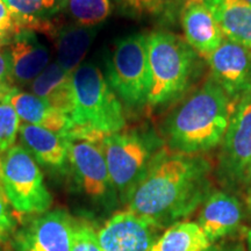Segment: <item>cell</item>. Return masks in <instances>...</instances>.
Here are the masks:
<instances>
[{
	"mask_svg": "<svg viewBox=\"0 0 251 251\" xmlns=\"http://www.w3.org/2000/svg\"><path fill=\"white\" fill-rule=\"evenodd\" d=\"M14 228V219L8 208V201L0 191V243L8 236Z\"/></svg>",
	"mask_w": 251,
	"mask_h": 251,
	"instance_id": "cell-29",
	"label": "cell"
},
{
	"mask_svg": "<svg viewBox=\"0 0 251 251\" xmlns=\"http://www.w3.org/2000/svg\"><path fill=\"white\" fill-rule=\"evenodd\" d=\"M20 118L8 101H0V153L4 155L15 146L20 131Z\"/></svg>",
	"mask_w": 251,
	"mask_h": 251,
	"instance_id": "cell-24",
	"label": "cell"
},
{
	"mask_svg": "<svg viewBox=\"0 0 251 251\" xmlns=\"http://www.w3.org/2000/svg\"><path fill=\"white\" fill-rule=\"evenodd\" d=\"M15 91V90H14ZM12 92H7V91H4V90H0V101H4V100L7 98V97L11 94Z\"/></svg>",
	"mask_w": 251,
	"mask_h": 251,
	"instance_id": "cell-33",
	"label": "cell"
},
{
	"mask_svg": "<svg viewBox=\"0 0 251 251\" xmlns=\"http://www.w3.org/2000/svg\"><path fill=\"white\" fill-rule=\"evenodd\" d=\"M105 78L127 107L141 108L148 103L151 78L147 35L133 34L118 41L106 64Z\"/></svg>",
	"mask_w": 251,
	"mask_h": 251,
	"instance_id": "cell-6",
	"label": "cell"
},
{
	"mask_svg": "<svg viewBox=\"0 0 251 251\" xmlns=\"http://www.w3.org/2000/svg\"><path fill=\"white\" fill-rule=\"evenodd\" d=\"M31 93L48 101L52 107L70 118L72 111V74L59 67L57 62L49 65L33 80Z\"/></svg>",
	"mask_w": 251,
	"mask_h": 251,
	"instance_id": "cell-19",
	"label": "cell"
},
{
	"mask_svg": "<svg viewBox=\"0 0 251 251\" xmlns=\"http://www.w3.org/2000/svg\"><path fill=\"white\" fill-rule=\"evenodd\" d=\"M206 59L211 77L233 101L251 91V49L225 39Z\"/></svg>",
	"mask_w": 251,
	"mask_h": 251,
	"instance_id": "cell-12",
	"label": "cell"
},
{
	"mask_svg": "<svg viewBox=\"0 0 251 251\" xmlns=\"http://www.w3.org/2000/svg\"><path fill=\"white\" fill-rule=\"evenodd\" d=\"M12 75L14 83L20 85L31 84L49 65L48 47L41 42L37 33L30 29H21L8 43Z\"/></svg>",
	"mask_w": 251,
	"mask_h": 251,
	"instance_id": "cell-15",
	"label": "cell"
},
{
	"mask_svg": "<svg viewBox=\"0 0 251 251\" xmlns=\"http://www.w3.org/2000/svg\"><path fill=\"white\" fill-rule=\"evenodd\" d=\"M243 211L236 197L213 191L202 202L197 224L212 243L236 233L241 227Z\"/></svg>",
	"mask_w": 251,
	"mask_h": 251,
	"instance_id": "cell-13",
	"label": "cell"
},
{
	"mask_svg": "<svg viewBox=\"0 0 251 251\" xmlns=\"http://www.w3.org/2000/svg\"><path fill=\"white\" fill-rule=\"evenodd\" d=\"M101 148L115 191L126 201L165 147L152 131L121 130L103 137Z\"/></svg>",
	"mask_w": 251,
	"mask_h": 251,
	"instance_id": "cell-5",
	"label": "cell"
},
{
	"mask_svg": "<svg viewBox=\"0 0 251 251\" xmlns=\"http://www.w3.org/2000/svg\"><path fill=\"white\" fill-rule=\"evenodd\" d=\"M211 164L201 155L164 148L126 199V208L166 229L190 216L211 193Z\"/></svg>",
	"mask_w": 251,
	"mask_h": 251,
	"instance_id": "cell-1",
	"label": "cell"
},
{
	"mask_svg": "<svg viewBox=\"0 0 251 251\" xmlns=\"http://www.w3.org/2000/svg\"><path fill=\"white\" fill-rule=\"evenodd\" d=\"M246 243L247 251H251V228H248L246 231Z\"/></svg>",
	"mask_w": 251,
	"mask_h": 251,
	"instance_id": "cell-32",
	"label": "cell"
},
{
	"mask_svg": "<svg viewBox=\"0 0 251 251\" xmlns=\"http://www.w3.org/2000/svg\"><path fill=\"white\" fill-rule=\"evenodd\" d=\"M251 170V91L234 103L219 155L218 175L229 186L246 184Z\"/></svg>",
	"mask_w": 251,
	"mask_h": 251,
	"instance_id": "cell-8",
	"label": "cell"
},
{
	"mask_svg": "<svg viewBox=\"0 0 251 251\" xmlns=\"http://www.w3.org/2000/svg\"><path fill=\"white\" fill-rule=\"evenodd\" d=\"M162 230L149 220L124 209L98 229L102 251H150Z\"/></svg>",
	"mask_w": 251,
	"mask_h": 251,
	"instance_id": "cell-11",
	"label": "cell"
},
{
	"mask_svg": "<svg viewBox=\"0 0 251 251\" xmlns=\"http://www.w3.org/2000/svg\"><path fill=\"white\" fill-rule=\"evenodd\" d=\"M247 193H246V201H247V206L248 209H249L250 214H251V170L249 172V176H248L247 181Z\"/></svg>",
	"mask_w": 251,
	"mask_h": 251,
	"instance_id": "cell-31",
	"label": "cell"
},
{
	"mask_svg": "<svg viewBox=\"0 0 251 251\" xmlns=\"http://www.w3.org/2000/svg\"><path fill=\"white\" fill-rule=\"evenodd\" d=\"M97 30L93 27L70 25L56 33V62L65 71L74 72L81 64L90 47L92 46Z\"/></svg>",
	"mask_w": 251,
	"mask_h": 251,
	"instance_id": "cell-20",
	"label": "cell"
},
{
	"mask_svg": "<svg viewBox=\"0 0 251 251\" xmlns=\"http://www.w3.org/2000/svg\"><path fill=\"white\" fill-rule=\"evenodd\" d=\"M75 222L64 209L42 213L18 231L15 250L71 251Z\"/></svg>",
	"mask_w": 251,
	"mask_h": 251,
	"instance_id": "cell-10",
	"label": "cell"
},
{
	"mask_svg": "<svg viewBox=\"0 0 251 251\" xmlns=\"http://www.w3.org/2000/svg\"><path fill=\"white\" fill-rule=\"evenodd\" d=\"M206 251H246L243 248V244L237 242H227V243H219L212 244Z\"/></svg>",
	"mask_w": 251,
	"mask_h": 251,
	"instance_id": "cell-30",
	"label": "cell"
},
{
	"mask_svg": "<svg viewBox=\"0 0 251 251\" xmlns=\"http://www.w3.org/2000/svg\"><path fill=\"white\" fill-rule=\"evenodd\" d=\"M72 128L64 137L101 143L107 135L124 130V106L100 69L81 63L72 72Z\"/></svg>",
	"mask_w": 251,
	"mask_h": 251,
	"instance_id": "cell-3",
	"label": "cell"
},
{
	"mask_svg": "<svg viewBox=\"0 0 251 251\" xmlns=\"http://www.w3.org/2000/svg\"><path fill=\"white\" fill-rule=\"evenodd\" d=\"M21 30L17 19L2 0H0V46L11 42L15 34Z\"/></svg>",
	"mask_w": 251,
	"mask_h": 251,
	"instance_id": "cell-26",
	"label": "cell"
},
{
	"mask_svg": "<svg viewBox=\"0 0 251 251\" xmlns=\"http://www.w3.org/2000/svg\"><path fill=\"white\" fill-rule=\"evenodd\" d=\"M151 86L150 107H161L184 96L194 79L199 55L174 33L155 30L147 35Z\"/></svg>",
	"mask_w": 251,
	"mask_h": 251,
	"instance_id": "cell-4",
	"label": "cell"
},
{
	"mask_svg": "<svg viewBox=\"0 0 251 251\" xmlns=\"http://www.w3.org/2000/svg\"><path fill=\"white\" fill-rule=\"evenodd\" d=\"M137 14H159L165 7V0H114Z\"/></svg>",
	"mask_w": 251,
	"mask_h": 251,
	"instance_id": "cell-27",
	"label": "cell"
},
{
	"mask_svg": "<svg viewBox=\"0 0 251 251\" xmlns=\"http://www.w3.org/2000/svg\"><path fill=\"white\" fill-rule=\"evenodd\" d=\"M19 134L25 148L39 164L52 170H63L69 164L68 142L64 136L28 124L21 125Z\"/></svg>",
	"mask_w": 251,
	"mask_h": 251,
	"instance_id": "cell-17",
	"label": "cell"
},
{
	"mask_svg": "<svg viewBox=\"0 0 251 251\" xmlns=\"http://www.w3.org/2000/svg\"><path fill=\"white\" fill-rule=\"evenodd\" d=\"M71 251H102L99 243L98 230L91 222L76 220Z\"/></svg>",
	"mask_w": 251,
	"mask_h": 251,
	"instance_id": "cell-25",
	"label": "cell"
},
{
	"mask_svg": "<svg viewBox=\"0 0 251 251\" xmlns=\"http://www.w3.org/2000/svg\"><path fill=\"white\" fill-rule=\"evenodd\" d=\"M0 251H12V250L8 249V248H6V247H2L1 244H0Z\"/></svg>",
	"mask_w": 251,
	"mask_h": 251,
	"instance_id": "cell-34",
	"label": "cell"
},
{
	"mask_svg": "<svg viewBox=\"0 0 251 251\" xmlns=\"http://www.w3.org/2000/svg\"><path fill=\"white\" fill-rule=\"evenodd\" d=\"M65 139L69 164L84 193L97 201L111 200L117 191L109 176L101 143L83 139Z\"/></svg>",
	"mask_w": 251,
	"mask_h": 251,
	"instance_id": "cell-9",
	"label": "cell"
},
{
	"mask_svg": "<svg viewBox=\"0 0 251 251\" xmlns=\"http://www.w3.org/2000/svg\"><path fill=\"white\" fill-rule=\"evenodd\" d=\"M0 190H1V187H0Z\"/></svg>",
	"mask_w": 251,
	"mask_h": 251,
	"instance_id": "cell-36",
	"label": "cell"
},
{
	"mask_svg": "<svg viewBox=\"0 0 251 251\" xmlns=\"http://www.w3.org/2000/svg\"><path fill=\"white\" fill-rule=\"evenodd\" d=\"M0 46V90L13 92L17 90L14 86L13 75H12L11 58H9L8 49L4 50Z\"/></svg>",
	"mask_w": 251,
	"mask_h": 251,
	"instance_id": "cell-28",
	"label": "cell"
},
{
	"mask_svg": "<svg viewBox=\"0 0 251 251\" xmlns=\"http://www.w3.org/2000/svg\"><path fill=\"white\" fill-rule=\"evenodd\" d=\"M212 244L197 222L180 221L166 228L150 251H206Z\"/></svg>",
	"mask_w": 251,
	"mask_h": 251,
	"instance_id": "cell-22",
	"label": "cell"
},
{
	"mask_svg": "<svg viewBox=\"0 0 251 251\" xmlns=\"http://www.w3.org/2000/svg\"><path fill=\"white\" fill-rule=\"evenodd\" d=\"M17 19L21 29L51 33V18L64 8L65 0H2Z\"/></svg>",
	"mask_w": 251,
	"mask_h": 251,
	"instance_id": "cell-21",
	"label": "cell"
},
{
	"mask_svg": "<svg viewBox=\"0 0 251 251\" xmlns=\"http://www.w3.org/2000/svg\"><path fill=\"white\" fill-rule=\"evenodd\" d=\"M76 25L94 27L100 25L112 13L111 0H65L64 8Z\"/></svg>",
	"mask_w": 251,
	"mask_h": 251,
	"instance_id": "cell-23",
	"label": "cell"
},
{
	"mask_svg": "<svg viewBox=\"0 0 251 251\" xmlns=\"http://www.w3.org/2000/svg\"><path fill=\"white\" fill-rule=\"evenodd\" d=\"M5 100L13 106L20 120L28 125L39 126L62 136H65L72 128L71 119L67 114L54 108L48 101L35 94L17 89Z\"/></svg>",
	"mask_w": 251,
	"mask_h": 251,
	"instance_id": "cell-16",
	"label": "cell"
},
{
	"mask_svg": "<svg viewBox=\"0 0 251 251\" xmlns=\"http://www.w3.org/2000/svg\"><path fill=\"white\" fill-rule=\"evenodd\" d=\"M185 41L199 56L207 58L226 39L203 0H187L181 11Z\"/></svg>",
	"mask_w": 251,
	"mask_h": 251,
	"instance_id": "cell-14",
	"label": "cell"
},
{
	"mask_svg": "<svg viewBox=\"0 0 251 251\" xmlns=\"http://www.w3.org/2000/svg\"><path fill=\"white\" fill-rule=\"evenodd\" d=\"M226 39L251 49V2L247 0H203Z\"/></svg>",
	"mask_w": 251,
	"mask_h": 251,
	"instance_id": "cell-18",
	"label": "cell"
},
{
	"mask_svg": "<svg viewBox=\"0 0 251 251\" xmlns=\"http://www.w3.org/2000/svg\"><path fill=\"white\" fill-rule=\"evenodd\" d=\"M0 186L19 214H42L52 205L39 164L23 146L15 144L0 158Z\"/></svg>",
	"mask_w": 251,
	"mask_h": 251,
	"instance_id": "cell-7",
	"label": "cell"
},
{
	"mask_svg": "<svg viewBox=\"0 0 251 251\" xmlns=\"http://www.w3.org/2000/svg\"><path fill=\"white\" fill-rule=\"evenodd\" d=\"M234 103L209 77L184 99L165 122L168 149L185 155H201L221 144Z\"/></svg>",
	"mask_w": 251,
	"mask_h": 251,
	"instance_id": "cell-2",
	"label": "cell"
},
{
	"mask_svg": "<svg viewBox=\"0 0 251 251\" xmlns=\"http://www.w3.org/2000/svg\"><path fill=\"white\" fill-rule=\"evenodd\" d=\"M247 1H249V2H251V0H247Z\"/></svg>",
	"mask_w": 251,
	"mask_h": 251,
	"instance_id": "cell-35",
	"label": "cell"
}]
</instances>
